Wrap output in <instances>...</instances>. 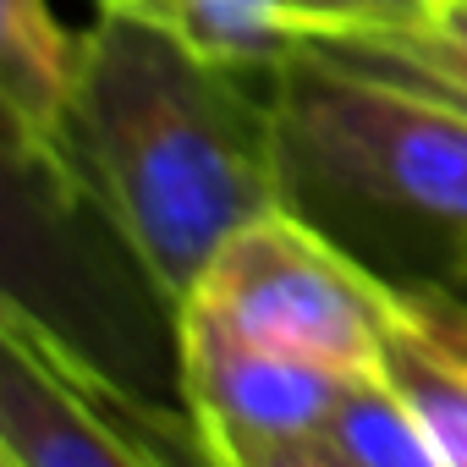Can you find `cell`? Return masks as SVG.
<instances>
[{
    "instance_id": "10",
    "label": "cell",
    "mask_w": 467,
    "mask_h": 467,
    "mask_svg": "<svg viewBox=\"0 0 467 467\" xmlns=\"http://www.w3.org/2000/svg\"><path fill=\"white\" fill-rule=\"evenodd\" d=\"M61 363H67V374L83 385V396L154 462V467H237L231 462V451L187 412V401L182 407H165V401H149V396H132L127 385H116L105 368H94L83 352H72L67 341H61Z\"/></svg>"
},
{
    "instance_id": "1",
    "label": "cell",
    "mask_w": 467,
    "mask_h": 467,
    "mask_svg": "<svg viewBox=\"0 0 467 467\" xmlns=\"http://www.w3.org/2000/svg\"><path fill=\"white\" fill-rule=\"evenodd\" d=\"M56 182L110 220L176 314L209 259L286 203L270 78L231 72L143 17L99 12Z\"/></svg>"
},
{
    "instance_id": "4",
    "label": "cell",
    "mask_w": 467,
    "mask_h": 467,
    "mask_svg": "<svg viewBox=\"0 0 467 467\" xmlns=\"http://www.w3.org/2000/svg\"><path fill=\"white\" fill-rule=\"evenodd\" d=\"M171 319H176V358L187 390L182 401L231 451L325 434L341 390L352 385L319 363L270 352L198 308H176Z\"/></svg>"
},
{
    "instance_id": "7",
    "label": "cell",
    "mask_w": 467,
    "mask_h": 467,
    "mask_svg": "<svg viewBox=\"0 0 467 467\" xmlns=\"http://www.w3.org/2000/svg\"><path fill=\"white\" fill-rule=\"evenodd\" d=\"M297 45L347 61L358 72L390 78L401 88H418L467 116V0H429V12L407 28L358 39H297Z\"/></svg>"
},
{
    "instance_id": "3",
    "label": "cell",
    "mask_w": 467,
    "mask_h": 467,
    "mask_svg": "<svg viewBox=\"0 0 467 467\" xmlns=\"http://www.w3.org/2000/svg\"><path fill=\"white\" fill-rule=\"evenodd\" d=\"M182 308H198L270 352L358 379L385 374L396 292L281 203L209 259Z\"/></svg>"
},
{
    "instance_id": "11",
    "label": "cell",
    "mask_w": 467,
    "mask_h": 467,
    "mask_svg": "<svg viewBox=\"0 0 467 467\" xmlns=\"http://www.w3.org/2000/svg\"><path fill=\"white\" fill-rule=\"evenodd\" d=\"M325 440L358 467H445L429 429L418 423V412L385 374H358L341 390L325 423Z\"/></svg>"
},
{
    "instance_id": "8",
    "label": "cell",
    "mask_w": 467,
    "mask_h": 467,
    "mask_svg": "<svg viewBox=\"0 0 467 467\" xmlns=\"http://www.w3.org/2000/svg\"><path fill=\"white\" fill-rule=\"evenodd\" d=\"M385 379L407 396L445 467H467V347L429 325L401 292L385 341Z\"/></svg>"
},
{
    "instance_id": "2",
    "label": "cell",
    "mask_w": 467,
    "mask_h": 467,
    "mask_svg": "<svg viewBox=\"0 0 467 467\" xmlns=\"http://www.w3.org/2000/svg\"><path fill=\"white\" fill-rule=\"evenodd\" d=\"M286 209L390 292H434L467 254V116L297 45L270 72Z\"/></svg>"
},
{
    "instance_id": "9",
    "label": "cell",
    "mask_w": 467,
    "mask_h": 467,
    "mask_svg": "<svg viewBox=\"0 0 467 467\" xmlns=\"http://www.w3.org/2000/svg\"><path fill=\"white\" fill-rule=\"evenodd\" d=\"M99 12L143 17L192 45L198 56L248 78H270L297 50L281 0H99Z\"/></svg>"
},
{
    "instance_id": "5",
    "label": "cell",
    "mask_w": 467,
    "mask_h": 467,
    "mask_svg": "<svg viewBox=\"0 0 467 467\" xmlns=\"http://www.w3.org/2000/svg\"><path fill=\"white\" fill-rule=\"evenodd\" d=\"M0 456L6 467H154L67 374L61 336L6 303L0 330Z\"/></svg>"
},
{
    "instance_id": "12",
    "label": "cell",
    "mask_w": 467,
    "mask_h": 467,
    "mask_svg": "<svg viewBox=\"0 0 467 467\" xmlns=\"http://www.w3.org/2000/svg\"><path fill=\"white\" fill-rule=\"evenodd\" d=\"M297 39H358L407 28L429 12V0H281Z\"/></svg>"
},
{
    "instance_id": "14",
    "label": "cell",
    "mask_w": 467,
    "mask_h": 467,
    "mask_svg": "<svg viewBox=\"0 0 467 467\" xmlns=\"http://www.w3.org/2000/svg\"><path fill=\"white\" fill-rule=\"evenodd\" d=\"M429 297H445V303H456V308H467V254H462V265L445 275V286H434Z\"/></svg>"
},
{
    "instance_id": "13",
    "label": "cell",
    "mask_w": 467,
    "mask_h": 467,
    "mask_svg": "<svg viewBox=\"0 0 467 467\" xmlns=\"http://www.w3.org/2000/svg\"><path fill=\"white\" fill-rule=\"evenodd\" d=\"M231 462H237V467H358L325 434H314V440H275V445H254V451H231Z\"/></svg>"
},
{
    "instance_id": "6",
    "label": "cell",
    "mask_w": 467,
    "mask_h": 467,
    "mask_svg": "<svg viewBox=\"0 0 467 467\" xmlns=\"http://www.w3.org/2000/svg\"><path fill=\"white\" fill-rule=\"evenodd\" d=\"M78 72L83 39L56 23L50 0H0V94H6L12 149L45 176L61 171Z\"/></svg>"
}]
</instances>
